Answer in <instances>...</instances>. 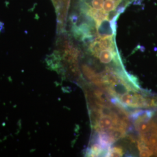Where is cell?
<instances>
[{
  "label": "cell",
  "mask_w": 157,
  "mask_h": 157,
  "mask_svg": "<svg viewBox=\"0 0 157 157\" xmlns=\"http://www.w3.org/2000/svg\"><path fill=\"white\" fill-rule=\"evenodd\" d=\"M56 12L57 33L65 32L67 28L68 17L72 0H51Z\"/></svg>",
  "instance_id": "1"
},
{
  "label": "cell",
  "mask_w": 157,
  "mask_h": 157,
  "mask_svg": "<svg viewBox=\"0 0 157 157\" xmlns=\"http://www.w3.org/2000/svg\"><path fill=\"white\" fill-rule=\"evenodd\" d=\"M115 125L116 122L112 117L104 115L101 116L98 124L93 129L96 132H98L111 129L113 127H115Z\"/></svg>",
  "instance_id": "2"
},
{
  "label": "cell",
  "mask_w": 157,
  "mask_h": 157,
  "mask_svg": "<svg viewBox=\"0 0 157 157\" xmlns=\"http://www.w3.org/2000/svg\"><path fill=\"white\" fill-rule=\"evenodd\" d=\"M89 117L91 128L92 129H94L101 117V113L99 112L98 108L89 109Z\"/></svg>",
  "instance_id": "3"
},
{
  "label": "cell",
  "mask_w": 157,
  "mask_h": 157,
  "mask_svg": "<svg viewBox=\"0 0 157 157\" xmlns=\"http://www.w3.org/2000/svg\"><path fill=\"white\" fill-rule=\"evenodd\" d=\"M124 154L123 148L121 147H113L109 148L107 152L106 157H122Z\"/></svg>",
  "instance_id": "4"
},
{
  "label": "cell",
  "mask_w": 157,
  "mask_h": 157,
  "mask_svg": "<svg viewBox=\"0 0 157 157\" xmlns=\"http://www.w3.org/2000/svg\"><path fill=\"white\" fill-rule=\"evenodd\" d=\"M3 28V23H2L0 22V32H1L2 29Z\"/></svg>",
  "instance_id": "5"
}]
</instances>
